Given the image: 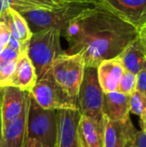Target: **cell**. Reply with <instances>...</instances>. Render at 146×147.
<instances>
[{"label": "cell", "mask_w": 146, "mask_h": 147, "mask_svg": "<svg viewBox=\"0 0 146 147\" xmlns=\"http://www.w3.org/2000/svg\"><path fill=\"white\" fill-rule=\"evenodd\" d=\"M69 47L66 53H80L86 66L97 67L117 58L139 35V30L105 7L93 3L61 30Z\"/></svg>", "instance_id": "obj_1"}, {"label": "cell", "mask_w": 146, "mask_h": 147, "mask_svg": "<svg viewBox=\"0 0 146 147\" xmlns=\"http://www.w3.org/2000/svg\"><path fill=\"white\" fill-rule=\"evenodd\" d=\"M94 3L64 2L52 9H31L19 12L26 20L32 34L47 28L64 29L67 24Z\"/></svg>", "instance_id": "obj_2"}, {"label": "cell", "mask_w": 146, "mask_h": 147, "mask_svg": "<svg viewBox=\"0 0 146 147\" xmlns=\"http://www.w3.org/2000/svg\"><path fill=\"white\" fill-rule=\"evenodd\" d=\"M60 36L61 30L59 28H47L32 34L27 54L38 78L45 75L51 69L56 58L65 53L61 47Z\"/></svg>", "instance_id": "obj_3"}, {"label": "cell", "mask_w": 146, "mask_h": 147, "mask_svg": "<svg viewBox=\"0 0 146 147\" xmlns=\"http://www.w3.org/2000/svg\"><path fill=\"white\" fill-rule=\"evenodd\" d=\"M57 133V110L41 108L30 94L27 114L26 138L39 140L42 147H55Z\"/></svg>", "instance_id": "obj_4"}, {"label": "cell", "mask_w": 146, "mask_h": 147, "mask_svg": "<svg viewBox=\"0 0 146 147\" xmlns=\"http://www.w3.org/2000/svg\"><path fill=\"white\" fill-rule=\"evenodd\" d=\"M85 67L84 59L80 53L69 54L65 52L53 61L50 71L59 86L77 100Z\"/></svg>", "instance_id": "obj_5"}, {"label": "cell", "mask_w": 146, "mask_h": 147, "mask_svg": "<svg viewBox=\"0 0 146 147\" xmlns=\"http://www.w3.org/2000/svg\"><path fill=\"white\" fill-rule=\"evenodd\" d=\"M103 95L104 92L98 81L97 67L86 66L77 98L81 115L102 121Z\"/></svg>", "instance_id": "obj_6"}, {"label": "cell", "mask_w": 146, "mask_h": 147, "mask_svg": "<svg viewBox=\"0 0 146 147\" xmlns=\"http://www.w3.org/2000/svg\"><path fill=\"white\" fill-rule=\"evenodd\" d=\"M30 94L35 102L45 109H78L77 101L69 96L59 86L50 70L37 79Z\"/></svg>", "instance_id": "obj_7"}, {"label": "cell", "mask_w": 146, "mask_h": 147, "mask_svg": "<svg viewBox=\"0 0 146 147\" xmlns=\"http://www.w3.org/2000/svg\"><path fill=\"white\" fill-rule=\"evenodd\" d=\"M140 30L146 25V0H93Z\"/></svg>", "instance_id": "obj_8"}, {"label": "cell", "mask_w": 146, "mask_h": 147, "mask_svg": "<svg viewBox=\"0 0 146 147\" xmlns=\"http://www.w3.org/2000/svg\"><path fill=\"white\" fill-rule=\"evenodd\" d=\"M30 92L14 86L1 87V111L3 127L16 119L24 110Z\"/></svg>", "instance_id": "obj_9"}, {"label": "cell", "mask_w": 146, "mask_h": 147, "mask_svg": "<svg viewBox=\"0 0 146 147\" xmlns=\"http://www.w3.org/2000/svg\"><path fill=\"white\" fill-rule=\"evenodd\" d=\"M80 117L78 109L57 110L58 133L55 147H78L77 129Z\"/></svg>", "instance_id": "obj_10"}, {"label": "cell", "mask_w": 146, "mask_h": 147, "mask_svg": "<svg viewBox=\"0 0 146 147\" xmlns=\"http://www.w3.org/2000/svg\"><path fill=\"white\" fill-rule=\"evenodd\" d=\"M104 128L105 118L96 121L81 115L77 129L78 147H104Z\"/></svg>", "instance_id": "obj_11"}, {"label": "cell", "mask_w": 146, "mask_h": 147, "mask_svg": "<svg viewBox=\"0 0 146 147\" xmlns=\"http://www.w3.org/2000/svg\"><path fill=\"white\" fill-rule=\"evenodd\" d=\"M137 132L130 118L114 121L105 118L104 147H117L125 144L133 140Z\"/></svg>", "instance_id": "obj_12"}, {"label": "cell", "mask_w": 146, "mask_h": 147, "mask_svg": "<svg viewBox=\"0 0 146 147\" xmlns=\"http://www.w3.org/2000/svg\"><path fill=\"white\" fill-rule=\"evenodd\" d=\"M130 95L118 91L104 93L102 112L108 121H123L130 118Z\"/></svg>", "instance_id": "obj_13"}, {"label": "cell", "mask_w": 146, "mask_h": 147, "mask_svg": "<svg viewBox=\"0 0 146 147\" xmlns=\"http://www.w3.org/2000/svg\"><path fill=\"white\" fill-rule=\"evenodd\" d=\"M125 68L118 58L102 61L97 66L98 81L104 93L116 91Z\"/></svg>", "instance_id": "obj_14"}, {"label": "cell", "mask_w": 146, "mask_h": 147, "mask_svg": "<svg viewBox=\"0 0 146 147\" xmlns=\"http://www.w3.org/2000/svg\"><path fill=\"white\" fill-rule=\"evenodd\" d=\"M35 69L29 59L27 52L22 53L17 60L15 72L10 78L7 86H14L30 92L37 82Z\"/></svg>", "instance_id": "obj_15"}, {"label": "cell", "mask_w": 146, "mask_h": 147, "mask_svg": "<svg viewBox=\"0 0 146 147\" xmlns=\"http://www.w3.org/2000/svg\"><path fill=\"white\" fill-rule=\"evenodd\" d=\"M28 106V102L22 113L16 119L3 127L2 147H23L27 133Z\"/></svg>", "instance_id": "obj_16"}, {"label": "cell", "mask_w": 146, "mask_h": 147, "mask_svg": "<svg viewBox=\"0 0 146 147\" xmlns=\"http://www.w3.org/2000/svg\"><path fill=\"white\" fill-rule=\"evenodd\" d=\"M125 71L138 74L146 68V49L139 35L117 57Z\"/></svg>", "instance_id": "obj_17"}, {"label": "cell", "mask_w": 146, "mask_h": 147, "mask_svg": "<svg viewBox=\"0 0 146 147\" xmlns=\"http://www.w3.org/2000/svg\"><path fill=\"white\" fill-rule=\"evenodd\" d=\"M0 22L7 26L13 38L28 47L32 33L25 18L18 11L12 8L6 9L0 16Z\"/></svg>", "instance_id": "obj_18"}, {"label": "cell", "mask_w": 146, "mask_h": 147, "mask_svg": "<svg viewBox=\"0 0 146 147\" xmlns=\"http://www.w3.org/2000/svg\"><path fill=\"white\" fill-rule=\"evenodd\" d=\"M136 86H137V74L125 71L119 83L116 91L125 95H131L136 90Z\"/></svg>", "instance_id": "obj_19"}, {"label": "cell", "mask_w": 146, "mask_h": 147, "mask_svg": "<svg viewBox=\"0 0 146 147\" xmlns=\"http://www.w3.org/2000/svg\"><path fill=\"white\" fill-rule=\"evenodd\" d=\"M130 113L140 116L146 110V96L135 90L131 95L129 99Z\"/></svg>", "instance_id": "obj_20"}, {"label": "cell", "mask_w": 146, "mask_h": 147, "mask_svg": "<svg viewBox=\"0 0 146 147\" xmlns=\"http://www.w3.org/2000/svg\"><path fill=\"white\" fill-rule=\"evenodd\" d=\"M17 60L0 62V87L8 85L10 78L15 71Z\"/></svg>", "instance_id": "obj_21"}, {"label": "cell", "mask_w": 146, "mask_h": 147, "mask_svg": "<svg viewBox=\"0 0 146 147\" xmlns=\"http://www.w3.org/2000/svg\"><path fill=\"white\" fill-rule=\"evenodd\" d=\"M8 8H12L18 12H22L31 9H40L20 0H0V16Z\"/></svg>", "instance_id": "obj_22"}, {"label": "cell", "mask_w": 146, "mask_h": 147, "mask_svg": "<svg viewBox=\"0 0 146 147\" xmlns=\"http://www.w3.org/2000/svg\"><path fill=\"white\" fill-rule=\"evenodd\" d=\"M20 1L30 3L40 9H52L64 3L59 0H20Z\"/></svg>", "instance_id": "obj_23"}, {"label": "cell", "mask_w": 146, "mask_h": 147, "mask_svg": "<svg viewBox=\"0 0 146 147\" xmlns=\"http://www.w3.org/2000/svg\"><path fill=\"white\" fill-rule=\"evenodd\" d=\"M22 53H19L18 51H16V50H15V49L6 46V47L0 53V62L17 60Z\"/></svg>", "instance_id": "obj_24"}, {"label": "cell", "mask_w": 146, "mask_h": 147, "mask_svg": "<svg viewBox=\"0 0 146 147\" xmlns=\"http://www.w3.org/2000/svg\"><path fill=\"white\" fill-rule=\"evenodd\" d=\"M10 37L11 34L7 26L3 22H0V53L8 45Z\"/></svg>", "instance_id": "obj_25"}, {"label": "cell", "mask_w": 146, "mask_h": 147, "mask_svg": "<svg viewBox=\"0 0 146 147\" xmlns=\"http://www.w3.org/2000/svg\"><path fill=\"white\" fill-rule=\"evenodd\" d=\"M136 90L146 96V68L143 69L137 74Z\"/></svg>", "instance_id": "obj_26"}, {"label": "cell", "mask_w": 146, "mask_h": 147, "mask_svg": "<svg viewBox=\"0 0 146 147\" xmlns=\"http://www.w3.org/2000/svg\"><path fill=\"white\" fill-rule=\"evenodd\" d=\"M134 141L137 147H146V134H145L142 131H138Z\"/></svg>", "instance_id": "obj_27"}, {"label": "cell", "mask_w": 146, "mask_h": 147, "mask_svg": "<svg viewBox=\"0 0 146 147\" xmlns=\"http://www.w3.org/2000/svg\"><path fill=\"white\" fill-rule=\"evenodd\" d=\"M23 147H42L41 143L33 138H26Z\"/></svg>", "instance_id": "obj_28"}, {"label": "cell", "mask_w": 146, "mask_h": 147, "mask_svg": "<svg viewBox=\"0 0 146 147\" xmlns=\"http://www.w3.org/2000/svg\"><path fill=\"white\" fill-rule=\"evenodd\" d=\"M140 126L142 128V132L146 134V110L140 115Z\"/></svg>", "instance_id": "obj_29"}, {"label": "cell", "mask_w": 146, "mask_h": 147, "mask_svg": "<svg viewBox=\"0 0 146 147\" xmlns=\"http://www.w3.org/2000/svg\"><path fill=\"white\" fill-rule=\"evenodd\" d=\"M139 37L146 49V25L139 30Z\"/></svg>", "instance_id": "obj_30"}, {"label": "cell", "mask_w": 146, "mask_h": 147, "mask_svg": "<svg viewBox=\"0 0 146 147\" xmlns=\"http://www.w3.org/2000/svg\"><path fill=\"white\" fill-rule=\"evenodd\" d=\"M117 147H137V146H136L134 139H133V140H131L126 142L125 144H122V145H120V146Z\"/></svg>", "instance_id": "obj_31"}, {"label": "cell", "mask_w": 146, "mask_h": 147, "mask_svg": "<svg viewBox=\"0 0 146 147\" xmlns=\"http://www.w3.org/2000/svg\"><path fill=\"white\" fill-rule=\"evenodd\" d=\"M2 131H3V124H2V111H1V87H0V139L2 140Z\"/></svg>", "instance_id": "obj_32"}, {"label": "cell", "mask_w": 146, "mask_h": 147, "mask_svg": "<svg viewBox=\"0 0 146 147\" xmlns=\"http://www.w3.org/2000/svg\"><path fill=\"white\" fill-rule=\"evenodd\" d=\"M66 2H81V3H94L93 0H65Z\"/></svg>", "instance_id": "obj_33"}, {"label": "cell", "mask_w": 146, "mask_h": 147, "mask_svg": "<svg viewBox=\"0 0 146 147\" xmlns=\"http://www.w3.org/2000/svg\"><path fill=\"white\" fill-rule=\"evenodd\" d=\"M0 147H2V141H1V139H0Z\"/></svg>", "instance_id": "obj_34"}, {"label": "cell", "mask_w": 146, "mask_h": 147, "mask_svg": "<svg viewBox=\"0 0 146 147\" xmlns=\"http://www.w3.org/2000/svg\"><path fill=\"white\" fill-rule=\"evenodd\" d=\"M59 1H61V2H66L65 0H59Z\"/></svg>", "instance_id": "obj_35"}]
</instances>
